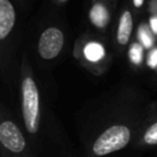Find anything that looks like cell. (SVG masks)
<instances>
[{"instance_id":"6da1fadb","label":"cell","mask_w":157,"mask_h":157,"mask_svg":"<svg viewBox=\"0 0 157 157\" xmlns=\"http://www.w3.org/2000/svg\"><path fill=\"white\" fill-rule=\"evenodd\" d=\"M18 11L12 0H0V76L10 80L18 38Z\"/></svg>"},{"instance_id":"7a4b0ae2","label":"cell","mask_w":157,"mask_h":157,"mask_svg":"<svg viewBox=\"0 0 157 157\" xmlns=\"http://www.w3.org/2000/svg\"><path fill=\"white\" fill-rule=\"evenodd\" d=\"M21 81H20V96H21V113L25 129L28 135L34 136L39 130L40 121V97L38 86L31 71V65L27 56L23 54L21 60Z\"/></svg>"},{"instance_id":"3957f363","label":"cell","mask_w":157,"mask_h":157,"mask_svg":"<svg viewBox=\"0 0 157 157\" xmlns=\"http://www.w3.org/2000/svg\"><path fill=\"white\" fill-rule=\"evenodd\" d=\"M0 157H28V144L21 128L0 103Z\"/></svg>"},{"instance_id":"277c9868","label":"cell","mask_w":157,"mask_h":157,"mask_svg":"<svg viewBox=\"0 0 157 157\" xmlns=\"http://www.w3.org/2000/svg\"><path fill=\"white\" fill-rule=\"evenodd\" d=\"M130 137L131 132L126 125H113L96 139L92 151L96 156H105L124 148L130 141Z\"/></svg>"},{"instance_id":"5b68a950","label":"cell","mask_w":157,"mask_h":157,"mask_svg":"<svg viewBox=\"0 0 157 157\" xmlns=\"http://www.w3.org/2000/svg\"><path fill=\"white\" fill-rule=\"evenodd\" d=\"M65 44L64 31L55 25L42 29L37 39V53L43 60H53L61 53Z\"/></svg>"},{"instance_id":"8992f818","label":"cell","mask_w":157,"mask_h":157,"mask_svg":"<svg viewBox=\"0 0 157 157\" xmlns=\"http://www.w3.org/2000/svg\"><path fill=\"white\" fill-rule=\"evenodd\" d=\"M114 2L110 0H91L88 7V20L97 29H105L112 18Z\"/></svg>"},{"instance_id":"52a82bcc","label":"cell","mask_w":157,"mask_h":157,"mask_svg":"<svg viewBox=\"0 0 157 157\" xmlns=\"http://www.w3.org/2000/svg\"><path fill=\"white\" fill-rule=\"evenodd\" d=\"M132 29H134V16L130 7L125 6L119 15L117 32H115V39L120 47L128 45L132 34Z\"/></svg>"},{"instance_id":"ba28073f","label":"cell","mask_w":157,"mask_h":157,"mask_svg":"<svg viewBox=\"0 0 157 157\" xmlns=\"http://www.w3.org/2000/svg\"><path fill=\"white\" fill-rule=\"evenodd\" d=\"M82 54L91 63H97L105 55V49L102 43L97 40H88L82 48Z\"/></svg>"},{"instance_id":"9c48e42d","label":"cell","mask_w":157,"mask_h":157,"mask_svg":"<svg viewBox=\"0 0 157 157\" xmlns=\"http://www.w3.org/2000/svg\"><path fill=\"white\" fill-rule=\"evenodd\" d=\"M137 36H139V39L141 40V43H142V45L145 48H151L152 47V44H153V37H152V33H151L150 28L146 25H141L139 27Z\"/></svg>"},{"instance_id":"30bf717a","label":"cell","mask_w":157,"mask_h":157,"mask_svg":"<svg viewBox=\"0 0 157 157\" xmlns=\"http://www.w3.org/2000/svg\"><path fill=\"white\" fill-rule=\"evenodd\" d=\"M129 58L136 65H139L142 61V58H144V48H142V45L140 43L136 42V43H132L130 45V48H129Z\"/></svg>"},{"instance_id":"8fae6325","label":"cell","mask_w":157,"mask_h":157,"mask_svg":"<svg viewBox=\"0 0 157 157\" xmlns=\"http://www.w3.org/2000/svg\"><path fill=\"white\" fill-rule=\"evenodd\" d=\"M144 141L148 145H157V121L145 131Z\"/></svg>"},{"instance_id":"7c38bea8","label":"cell","mask_w":157,"mask_h":157,"mask_svg":"<svg viewBox=\"0 0 157 157\" xmlns=\"http://www.w3.org/2000/svg\"><path fill=\"white\" fill-rule=\"evenodd\" d=\"M12 1H13L15 6L17 7L18 13H21V12L26 11V10L28 9L29 4H31V0H12Z\"/></svg>"},{"instance_id":"4fadbf2b","label":"cell","mask_w":157,"mask_h":157,"mask_svg":"<svg viewBox=\"0 0 157 157\" xmlns=\"http://www.w3.org/2000/svg\"><path fill=\"white\" fill-rule=\"evenodd\" d=\"M147 64L151 67H156L157 66V49H152L148 54V59H147Z\"/></svg>"},{"instance_id":"5bb4252c","label":"cell","mask_w":157,"mask_h":157,"mask_svg":"<svg viewBox=\"0 0 157 157\" xmlns=\"http://www.w3.org/2000/svg\"><path fill=\"white\" fill-rule=\"evenodd\" d=\"M153 34H157V12H153L150 17V27Z\"/></svg>"},{"instance_id":"9a60e30c","label":"cell","mask_w":157,"mask_h":157,"mask_svg":"<svg viewBox=\"0 0 157 157\" xmlns=\"http://www.w3.org/2000/svg\"><path fill=\"white\" fill-rule=\"evenodd\" d=\"M145 1H146V0H131V4H132V7H134L136 11H140V10L144 7Z\"/></svg>"},{"instance_id":"2e32d148","label":"cell","mask_w":157,"mask_h":157,"mask_svg":"<svg viewBox=\"0 0 157 157\" xmlns=\"http://www.w3.org/2000/svg\"><path fill=\"white\" fill-rule=\"evenodd\" d=\"M54 5H56V6H63V5H65L69 0H50Z\"/></svg>"},{"instance_id":"e0dca14e","label":"cell","mask_w":157,"mask_h":157,"mask_svg":"<svg viewBox=\"0 0 157 157\" xmlns=\"http://www.w3.org/2000/svg\"><path fill=\"white\" fill-rule=\"evenodd\" d=\"M110 1H112V2H114V4H115V2H117V1H118V0H110Z\"/></svg>"}]
</instances>
